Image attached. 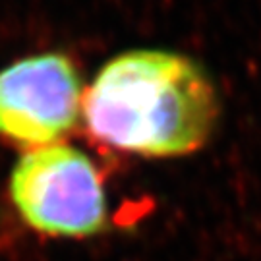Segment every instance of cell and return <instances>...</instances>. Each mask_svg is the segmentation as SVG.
<instances>
[{
	"label": "cell",
	"instance_id": "1",
	"mask_svg": "<svg viewBox=\"0 0 261 261\" xmlns=\"http://www.w3.org/2000/svg\"><path fill=\"white\" fill-rule=\"evenodd\" d=\"M213 80L194 58L163 48L126 50L84 91L85 130L109 149L143 159L192 155L219 118Z\"/></svg>",
	"mask_w": 261,
	"mask_h": 261
},
{
	"label": "cell",
	"instance_id": "2",
	"mask_svg": "<svg viewBox=\"0 0 261 261\" xmlns=\"http://www.w3.org/2000/svg\"><path fill=\"white\" fill-rule=\"evenodd\" d=\"M10 199L31 230L50 238H91L109 228L103 176L77 147L53 143L25 151L12 168Z\"/></svg>",
	"mask_w": 261,
	"mask_h": 261
},
{
	"label": "cell",
	"instance_id": "3",
	"mask_svg": "<svg viewBox=\"0 0 261 261\" xmlns=\"http://www.w3.org/2000/svg\"><path fill=\"white\" fill-rule=\"evenodd\" d=\"M84 87L62 53L28 56L0 72V138L29 149L60 143L82 118Z\"/></svg>",
	"mask_w": 261,
	"mask_h": 261
}]
</instances>
